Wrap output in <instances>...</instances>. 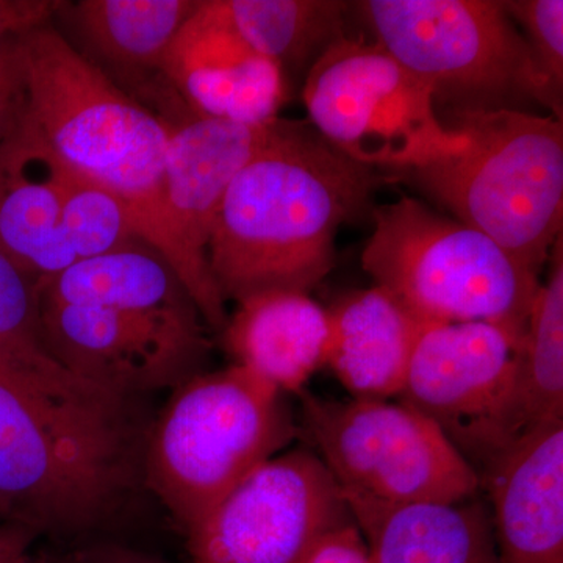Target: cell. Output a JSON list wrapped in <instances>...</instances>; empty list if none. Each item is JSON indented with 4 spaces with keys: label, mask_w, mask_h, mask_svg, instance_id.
Listing matches in <instances>:
<instances>
[{
    "label": "cell",
    "mask_w": 563,
    "mask_h": 563,
    "mask_svg": "<svg viewBox=\"0 0 563 563\" xmlns=\"http://www.w3.org/2000/svg\"><path fill=\"white\" fill-rule=\"evenodd\" d=\"M376 43L432 91L446 118L466 111L542 106L561 120L525 36L504 2L365 0Z\"/></svg>",
    "instance_id": "cell-8"
},
{
    "label": "cell",
    "mask_w": 563,
    "mask_h": 563,
    "mask_svg": "<svg viewBox=\"0 0 563 563\" xmlns=\"http://www.w3.org/2000/svg\"><path fill=\"white\" fill-rule=\"evenodd\" d=\"M125 401H70L0 372V518L41 531L101 520L133 472Z\"/></svg>",
    "instance_id": "cell-4"
},
{
    "label": "cell",
    "mask_w": 563,
    "mask_h": 563,
    "mask_svg": "<svg viewBox=\"0 0 563 563\" xmlns=\"http://www.w3.org/2000/svg\"><path fill=\"white\" fill-rule=\"evenodd\" d=\"M62 199L66 235L77 262L144 243L124 206L66 163Z\"/></svg>",
    "instance_id": "cell-24"
},
{
    "label": "cell",
    "mask_w": 563,
    "mask_h": 563,
    "mask_svg": "<svg viewBox=\"0 0 563 563\" xmlns=\"http://www.w3.org/2000/svg\"><path fill=\"white\" fill-rule=\"evenodd\" d=\"M532 303L521 343L514 402L515 443L548 421L563 420V240Z\"/></svg>",
    "instance_id": "cell-21"
},
{
    "label": "cell",
    "mask_w": 563,
    "mask_h": 563,
    "mask_svg": "<svg viewBox=\"0 0 563 563\" xmlns=\"http://www.w3.org/2000/svg\"><path fill=\"white\" fill-rule=\"evenodd\" d=\"M63 172L27 117L0 146V250L36 284L77 263L63 220Z\"/></svg>",
    "instance_id": "cell-15"
},
{
    "label": "cell",
    "mask_w": 563,
    "mask_h": 563,
    "mask_svg": "<svg viewBox=\"0 0 563 563\" xmlns=\"http://www.w3.org/2000/svg\"><path fill=\"white\" fill-rule=\"evenodd\" d=\"M276 121L250 125L188 113L169 124L166 192L185 240L199 257L207 261L211 228L225 192L265 146Z\"/></svg>",
    "instance_id": "cell-16"
},
{
    "label": "cell",
    "mask_w": 563,
    "mask_h": 563,
    "mask_svg": "<svg viewBox=\"0 0 563 563\" xmlns=\"http://www.w3.org/2000/svg\"><path fill=\"white\" fill-rule=\"evenodd\" d=\"M523 336L490 322L431 325L398 398L442 429L479 481L515 443Z\"/></svg>",
    "instance_id": "cell-11"
},
{
    "label": "cell",
    "mask_w": 563,
    "mask_h": 563,
    "mask_svg": "<svg viewBox=\"0 0 563 563\" xmlns=\"http://www.w3.org/2000/svg\"><path fill=\"white\" fill-rule=\"evenodd\" d=\"M0 372H7V369L0 368ZM9 373H10V372H9ZM11 374H13V373H11Z\"/></svg>",
    "instance_id": "cell-32"
},
{
    "label": "cell",
    "mask_w": 563,
    "mask_h": 563,
    "mask_svg": "<svg viewBox=\"0 0 563 563\" xmlns=\"http://www.w3.org/2000/svg\"><path fill=\"white\" fill-rule=\"evenodd\" d=\"M284 393L231 365L176 388L152 429L147 484L190 533L243 479L292 442Z\"/></svg>",
    "instance_id": "cell-6"
},
{
    "label": "cell",
    "mask_w": 563,
    "mask_h": 563,
    "mask_svg": "<svg viewBox=\"0 0 563 563\" xmlns=\"http://www.w3.org/2000/svg\"><path fill=\"white\" fill-rule=\"evenodd\" d=\"M446 128L457 154L395 173L540 276L563 225V121L532 111H466Z\"/></svg>",
    "instance_id": "cell-5"
},
{
    "label": "cell",
    "mask_w": 563,
    "mask_h": 563,
    "mask_svg": "<svg viewBox=\"0 0 563 563\" xmlns=\"http://www.w3.org/2000/svg\"><path fill=\"white\" fill-rule=\"evenodd\" d=\"M40 536L31 526L3 521L0 525V563H24L33 540Z\"/></svg>",
    "instance_id": "cell-29"
},
{
    "label": "cell",
    "mask_w": 563,
    "mask_h": 563,
    "mask_svg": "<svg viewBox=\"0 0 563 563\" xmlns=\"http://www.w3.org/2000/svg\"><path fill=\"white\" fill-rule=\"evenodd\" d=\"M372 220L363 269L415 317L431 325L490 322L525 335L542 282L498 243L410 196L373 207Z\"/></svg>",
    "instance_id": "cell-7"
},
{
    "label": "cell",
    "mask_w": 563,
    "mask_h": 563,
    "mask_svg": "<svg viewBox=\"0 0 563 563\" xmlns=\"http://www.w3.org/2000/svg\"><path fill=\"white\" fill-rule=\"evenodd\" d=\"M29 121L69 168L118 199L136 235L173 266L203 322L229 314L209 262L185 240L166 192L169 122L128 95L49 25L22 35Z\"/></svg>",
    "instance_id": "cell-2"
},
{
    "label": "cell",
    "mask_w": 563,
    "mask_h": 563,
    "mask_svg": "<svg viewBox=\"0 0 563 563\" xmlns=\"http://www.w3.org/2000/svg\"><path fill=\"white\" fill-rule=\"evenodd\" d=\"M302 563H374V559L365 537L352 518L325 532Z\"/></svg>",
    "instance_id": "cell-27"
},
{
    "label": "cell",
    "mask_w": 563,
    "mask_h": 563,
    "mask_svg": "<svg viewBox=\"0 0 563 563\" xmlns=\"http://www.w3.org/2000/svg\"><path fill=\"white\" fill-rule=\"evenodd\" d=\"M65 5L58 0H0V41L46 25Z\"/></svg>",
    "instance_id": "cell-28"
},
{
    "label": "cell",
    "mask_w": 563,
    "mask_h": 563,
    "mask_svg": "<svg viewBox=\"0 0 563 563\" xmlns=\"http://www.w3.org/2000/svg\"><path fill=\"white\" fill-rule=\"evenodd\" d=\"M236 306L221 332L233 365L284 395L303 391L325 366L328 310L295 291L261 292Z\"/></svg>",
    "instance_id": "cell-19"
},
{
    "label": "cell",
    "mask_w": 563,
    "mask_h": 563,
    "mask_svg": "<svg viewBox=\"0 0 563 563\" xmlns=\"http://www.w3.org/2000/svg\"><path fill=\"white\" fill-rule=\"evenodd\" d=\"M393 180V172L351 161L310 122L279 118L211 228L207 262L222 299L309 295L332 272L340 228L372 214L374 192Z\"/></svg>",
    "instance_id": "cell-1"
},
{
    "label": "cell",
    "mask_w": 563,
    "mask_h": 563,
    "mask_svg": "<svg viewBox=\"0 0 563 563\" xmlns=\"http://www.w3.org/2000/svg\"><path fill=\"white\" fill-rule=\"evenodd\" d=\"M507 13L523 27L525 40L542 74L555 109L563 114V2L562 0H512Z\"/></svg>",
    "instance_id": "cell-25"
},
{
    "label": "cell",
    "mask_w": 563,
    "mask_h": 563,
    "mask_svg": "<svg viewBox=\"0 0 563 563\" xmlns=\"http://www.w3.org/2000/svg\"><path fill=\"white\" fill-rule=\"evenodd\" d=\"M162 76L192 113L239 124L276 121L287 99L284 69L240 38L218 0L199 2L169 47Z\"/></svg>",
    "instance_id": "cell-13"
},
{
    "label": "cell",
    "mask_w": 563,
    "mask_h": 563,
    "mask_svg": "<svg viewBox=\"0 0 563 563\" xmlns=\"http://www.w3.org/2000/svg\"><path fill=\"white\" fill-rule=\"evenodd\" d=\"M24 563H51V562H47V561H33V559L29 558L27 561H25Z\"/></svg>",
    "instance_id": "cell-31"
},
{
    "label": "cell",
    "mask_w": 563,
    "mask_h": 563,
    "mask_svg": "<svg viewBox=\"0 0 563 563\" xmlns=\"http://www.w3.org/2000/svg\"><path fill=\"white\" fill-rule=\"evenodd\" d=\"M352 520L342 488L317 454L292 450L254 470L187 533L191 563H302Z\"/></svg>",
    "instance_id": "cell-12"
},
{
    "label": "cell",
    "mask_w": 563,
    "mask_h": 563,
    "mask_svg": "<svg viewBox=\"0 0 563 563\" xmlns=\"http://www.w3.org/2000/svg\"><path fill=\"white\" fill-rule=\"evenodd\" d=\"M299 395L303 429L342 490L387 504H454L479 492L473 466L413 407Z\"/></svg>",
    "instance_id": "cell-10"
},
{
    "label": "cell",
    "mask_w": 563,
    "mask_h": 563,
    "mask_svg": "<svg viewBox=\"0 0 563 563\" xmlns=\"http://www.w3.org/2000/svg\"><path fill=\"white\" fill-rule=\"evenodd\" d=\"M92 563H163L152 561V559L141 558V555L128 554V553H114L106 555V558L98 559Z\"/></svg>",
    "instance_id": "cell-30"
},
{
    "label": "cell",
    "mask_w": 563,
    "mask_h": 563,
    "mask_svg": "<svg viewBox=\"0 0 563 563\" xmlns=\"http://www.w3.org/2000/svg\"><path fill=\"white\" fill-rule=\"evenodd\" d=\"M240 38L276 62L299 68L344 36L346 2L336 0H218Z\"/></svg>",
    "instance_id": "cell-22"
},
{
    "label": "cell",
    "mask_w": 563,
    "mask_h": 563,
    "mask_svg": "<svg viewBox=\"0 0 563 563\" xmlns=\"http://www.w3.org/2000/svg\"><path fill=\"white\" fill-rule=\"evenodd\" d=\"M0 368L74 401L106 398L52 357L41 331L36 282L0 250Z\"/></svg>",
    "instance_id": "cell-23"
},
{
    "label": "cell",
    "mask_w": 563,
    "mask_h": 563,
    "mask_svg": "<svg viewBox=\"0 0 563 563\" xmlns=\"http://www.w3.org/2000/svg\"><path fill=\"white\" fill-rule=\"evenodd\" d=\"M328 310L325 366L354 399L399 398L428 322L384 288L352 291Z\"/></svg>",
    "instance_id": "cell-17"
},
{
    "label": "cell",
    "mask_w": 563,
    "mask_h": 563,
    "mask_svg": "<svg viewBox=\"0 0 563 563\" xmlns=\"http://www.w3.org/2000/svg\"><path fill=\"white\" fill-rule=\"evenodd\" d=\"M43 296L44 343L81 383L128 399L202 373L206 322L172 265L147 244L74 263L44 282Z\"/></svg>",
    "instance_id": "cell-3"
},
{
    "label": "cell",
    "mask_w": 563,
    "mask_h": 563,
    "mask_svg": "<svg viewBox=\"0 0 563 563\" xmlns=\"http://www.w3.org/2000/svg\"><path fill=\"white\" fill-rule=\"evenodd\" d=\"M27 109V68L22 35L9 36L0 41V146L21 128Z\"/></svg>",
    "instance_id": "cell-26"
},
{
    "label": "cell",
    "mask_w": 563,
    "mask_h": 563,
    "mask_svg": "<svg viewBox=\"0 0 563 563\" xmlns=\"http://www.w3.org/2000/svg\"><path fill=\"white\" fill-rule=\"evenodd\" d=\"M501 563H563V420L514 443L481 479Z\"/></svg>",
    "instance_id": "cell-14"
},
{
    "label": "cell",
    "mask_w": 563,
    "mask_h": 563,
    "mask_svg": "<svg viewBox=\"0 0 563 563\" xmlns=\"http://www.w3.org/2000/svg\"><path fill=\"white\" fill-rule=\"evenodd\" d=\"M195 0H80L66 5L74 27L101 60L124 73H162Z\"/></svg>",
    "instance_id": "cell-20"
},
{
    "label": "cell",
    "mask_w": 563,
    "mask_h": 563,
    "mask_svg": "<svg viewBox=\"0 0 563 563\" xmlns=\"http://www.w3.org/2000/svg\"><path fill=\"white\" fill-rule=\"evenodd\" d=\"M310 124L351 161L406 172L457 154L432 91L377 43L342 36L312 63L302 90Z\"/></svg>",
    "instance_id": "cell-9"
},
{
    "label": "cell",
    "mask_w": 563,
    "mask_h": 563,
    "mask_svg": "<svg viewBox=\"0 0 563 563\" xmlns=\"http://www.w3.org/2000/svg\"><path fill=\"white\" fill-rule=\"evenodd\" d=\"M342 492L374 563H501L490 512L474 498L387 504Z\"/></svg>",
    "instance_id": "cell-18"
}]
</instances>
